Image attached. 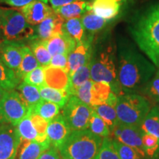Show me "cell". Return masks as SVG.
I'll list each match as a JSON object with an SVG mask.
<instances>
[{
    "label": "cell",
    "instance_id": "cell-46",
    "mask_svg": "<svg viewBox=\"0 0 159 159\" xmlns=\"http://www.w3.org/2000/svg\"><path fill=\"white\" fill-rule=\"evenodd\" d=\"M5 92H6V91H5V90H3L2 89L0 88V100H1V99L2 98L3 95L5 94Z\"/></svg>",
    "mask_w": 159,
    "mask_h": 159
},
{
    "label": "cell",
    "instance_id": "cell-39",
    "mask_svg": "<svg viewBox=\"0 0 159 159\" xmlns=\"http://www.w3.org/2000/svg\"><path fill=\"white\" fill-rule=\"evenodd\" d=\"M30 116L31 122L40 137L41 142H44L47 140H48L49 139L47 135V130L48 128L49 121L43 119L39 115L33 114V113H30Z\"/></svg>",
    "mask_w": 159,
    "mask_h": 159
},
{
    "label": "cell",
    "instance_id": "cell-9",
    "mask_svg": "<svg viewBox=\"0 0 159 159\" xmlns=\"http://www.w3.org/2000/svg\"><path fill=\"white\" fill-rule=\"evenodd\" d=\"M142 135L143 132L140 127L125 125L121 123H119L111 131V139L134 148L140 155L142 159H145L144 147L142 144Z\"/></svg>",
    "mask_w": 159,
    "mask_h": 159
},
{
    "label": "cell",
    "instance_id": "cell-38",
    "mask_svg": "<svg viewBox=\"0 0 159 159\" xmlns=\"http://www.w3.org/2000/svg\"><path fill=\"white\" fill-rule=\"evenodd\" d=\"M24 82L30 85H34L38 88L45 85V74L44 67L39 66L37 68L33 69L30 72L25 75L24 77Z\"/></svg>",
    "mask_w": 159,
    "mask_h": 159
},
{
    "label": "cell",
    "instance_id": "cell-14",
    "mask_svg": "<svg viewBox=\"0 0 159 159\" xmlns=\"http://www.w3.org/2000/svg\"><path fill=\"white\" fill-rule=\"evenodd\" d=\"M71 133V130L62 114H59L49 122L47 135L51 146L57 150L63 144Z\"/></svg>",
    "mask_w": 159,
    "mask_h": 159
},
{
    "label": "cell",
    "instance_id": "cell-48",
    "mask_svg": "<svg viewBox=\"0 0 159 159\" xmlns=\"http://www.w3.org/2000/svg\"><path fill=\"white\" fill-rule=\"evenodd\" d=\"M152 159H159V153L157 155V156L155 157V158H152Z\"/></svg>",
    "mask_w": 159,
    "mask_h": 159
},
{
    "label": "cell",
    "instance_id": "cell-12",
    "mask_svg": "<svg viewBox=\"0 0 159 159\" xmlns=\"http://www.w3.org/2000/svg\"><path fill=\"white\" fill-rule=\"evenodd\" d=\"M23 41H6L0 42V59L2 61L15 71L19 69L22 60Z\"/></svg>",
    "mask_w": 159,
    "mask_h": 159
},
{
    "label": "cell",
    "instance_id": "cell-8",
    "mask_svg": "<svg viewBox=\"0 0 159 159\" xmlns=\"http://www.w3.org/2000/svg\"><path fill=\"white\" fill-rule=\"evenodd\" d=\"M93 108L71 95L62 108V116L71 131L89 129Z\"/></svg>",
    "mask_w": 159,
    "mask_h": 159
},
{
    "label": "cell",
    "instance_id": "cell-36",
    "mask_svg": "<svg viewBox=\"0 0 159 159\" xmlns=\"http://www.w3.org/2000/svg\"><path fill=\"white\" fill-rule=\"evenodd\" d=\"M142 144L145 159H152L159 153V139L154 135L143 133Z\"/></svg>",
    "mask_w": 159,
    "mask_h": 159
},
{
    "label": "cell",
    "instance_id": "cell-32",
    "mask_svg": "<svg viewBox=\"0 0 159 159\" xmlns=\"http://www.w3.org/2000/svg\"><path fill=\"white\" fill-rule=\"evenodd\" d=\"M16 129L21 140L36 141V142H41L39 134L31 122L30 114L20 121L19 124L17 125Z\"/></svg>",
    "mask_w": 159,
    "mask_h": 159
},
{
    "label": "cell",
    "instance_id": "cell-37",
    "mask_svg": "<svg viewBox=\"0 0 159 159\" xmlns=\"http://www.w3.org/2000/svg\"><path fill=\"white\" fill-rule=\"evenodd\" d=\"M94 159H120L111 137L104 138Z\"/></svg>",
    "mask_w": 159,
    "mask_h": 159
},
{
    "label": "cell",
    "instance_id": "cell-43",
    "mask_svg": "<svg viewBox=\"0 0 159 159\" xmlns=\"http://www.w3.org/2000/svg\"><path fill=\"white\" fill-rule=\"evenodd\" d=\"M33 1H35V0H0V2H5L7 5L16 7H22ZM39 1L45 3L48 2V0H39Z\"/></svg>",
    "mask_w": 159,
    "mask_h": 159
},
{
    "label": "cell",
    "instance_id": "cell-44",
    "mask_svg": "<svg viewBox=\"0 0 159 159\" xmlns=\"http://www.w3.org/2000/svg\"><path fill=\"white\" fill-rule=\"evenodd\" d=\"M38 159H60L58 150L54 147L50 146Z\"/></svg>",
    "mask_w": 159,
    "mask_h": 159
},
{
    "label": "cell",
    "instance_id": "cell-19",
    "mask_svg": "<svg viewBox=\"0 0 159 159\" xmlns=\"http://www.w3.org/2000/svg\"><path fill=\"white\" fill-rule=\"evenodd\" d=\"M120 9L121 2L116 0H93L91 2V11L108 21L116 18Z\"/></svg>",
    "mask_w": 159,
    "mask_h": 159
},
{
    "label": "cell",
    "instance_id": "cell-4",
    "mask_svg": "<svg viewBox=\"0 0 159 159\" xmlns=\"http://www.w3.org/2000/svg\"><path fill=\"white\" fill-rule=\"evenodd\" d=\"M116 57L114 47L108 45L97 52L93 51L91 60V80L94 82H104L111 85L117 96L124 94L118 80Z\"/></svg>",
    "mask_w": 159,
    "mask_h": 159
},
{
    "label": "cell",
    "instance_id": "cell-29",
    "mask_svg": "<svg viewBox=\"0 0 159 159\" xmlns=\"http://www.w3.org/2000/svg\"><path fill=\"white\" fill-rule=\"evenodd\" d=\"M60 112L61 108L58 105L43 99L30 110V113L39 115L49 122L58 116Z\"/></svg>",
    "mask_w": 159,
    "mask_h": 159
},
{
    "label": "cell",
    "instance_id": "cell-6",
    "mask_svg": "<svg viewBox=\"0 0 159 159\" xmlns=\"http://www.w3.org/2000/svg\"><path fill=\"white\" fill-rule=\"evenodd\" d=\"M0 36L6 41H30L35 39V30L20 11L0 7Z\"/></svg>",
    "mask_w": 159,
    "mask_h": 159
},
{
    "label": "cell",
    "instance_id": "cell-15",
    "mask_svg": "<svg viewBox=\"0 0 159 159\" xmlns=\"http://www.w3.org/2000/svg\"><path fill=\"white\" fill-rule=\"evenodd\" d=\"M91 107L108 104L116 108L118 96L111 89V85L104 82H94L91 91Z\"/></svg>",
    "mask_w": 159,
    "mask_h": 159
},
{
    "label": "cell",
    "instance_id": "cell-10",
    "mask_svg": "<svg viewBox=\"0 0 159 159\" xmlns=\"http://www.w3.org/2000/svg\"><path fill=\"white\" fill-rule=\"evenodd\" d=\"M21 141L16 127L0 124V159H15Z\"/></svg>",
    "mask_w": 159,
    "mask_h": 159
},
{
    "label": "cell",
    "instance_id": "cell-51",
    "mask_svg": "<svg viewBox=\"0 0 159 159\" xmlns=\"http://www.w3.org/2000/svg\"><path fill=\"white\" fill-rule=\"evenodd\" d=\"M155 106H156L157 108H158L159 109V103H158V104H156V105H155Z\"/></svg>",
    "mask_w": 159,
    "mask_h": 159
},
{
    "label": "cell",
    "instance_id": "cell-17",
    "mask_svg": "<svg viewBox=\"0 0 159 159\" xmlns=\"http://www.w3.org/2000/svg\"><path fill=\"white\" fill-rule=\"evenodd\" d=\"M45 43L52 56L59 54L68 55L77 45L74 40L63 32L49 38Z\"/></svg>",
    "mask_w": 159,
    "mask_h": 159
},
{
    "label": "cell",
    "instance_id": "cell-26",
    "mask_svg": "<svg viewBox=\"0 0 159 159\" xmlns=\"http://www.w3.org/2000/svg\"><path fill=\"white\" fill-rule=\"evenodd\" d=\"M40 64L33 55V52L27 45H24L22 48V60L19 69L15 71L20 80L24 79L25 75L39 66Z\"/></svg>",
    "mask_w": 159,
    "mask_h": 159
},
{
    "label": "cell",
    "instance_id": "cell-42",
    "mask_svg": "<svg viewBox=\"0 0 159 159\" xmlns=\"http://www.w3.org/2000/svg\"><path fill=\"white\" fill-rule=\"evenodd\" d=\"M49 66L65 69L66 71L67 66H68V55L61 54L54 55L52 57Z\"/></svg>",
    "mask_w": 159,
    "mask_h": 159
},
{
    "label": "cell",
    "instance_id": "cell-16",
    "mask_svg": "<svg viewBox=\"0 0 159 159\" xmlns=\"http://www.w3.org/2000/svg\"><path fill=\"white\" fill-rule=\"evenodd\" d=\"M64 21V19L54 12L38 25L35 30V39L45 41L54 35L61 33Z\"/></svg>",
    "mask_w": 159,
    "mask_h": 159
},
{
    "label": "cell",
    "instance_id": "cell-18",
    "mask_svg": "<svg viewBox=\"0 0 159 159\" xmlns=\"http://www.w3.org/2000/svg\"><path fill=\"white\" fill-rule=\"evenodd\" d=\"M45 85L66 91L69 85V75L65 69L52 66L44 67Z\"/></svg>",
    "mask_w": 159,
    "mask_h": 159
},
{
    "label": "cell",
    "instance_id": "cell-22",
    "mask_svg": "<svg viewBox=\"0 0 159 159\" xmlns=\"http://www.w3.org/2000/svg\"><path fill=\"white\" fill-rule=\"evenodd\" d=\"M62 32L74 40L77 44L82 43L86 37L80 18L65 20L62 27Z\"/></svg>",
    "mask_w": 159,
    "mask_h": 159
},
{
    "label": "cell",
    "instance_id": "cell-3",
    "mask_svg": "<svg viewBox=\"0 0 159 159\" xmlns=\"http://www.w3.org/2000/svg\"><path fill=\"white\" fill-rule=\"evenodd\" d=\"M102 140L89 129L71 131L58 150L63 159H94Z\"/></svg>",
    "mask_w": 159,
    "mask_h": 159
},
{
    "label": "cell",
    "instance_id": "cell-45",
    "mask_svg": "<svg viewBox=\"0 0 159 159\" xmlns=\"http://www.w3.org/2000/svg\"><path fill=\"white\" fill-rule=\"evenodd\" d=\"M75 1H76V0H48L53 10L58 8V7H61L66 5H68V4L73 2Z\"/></svg>",
    "mask_w": 159,
    "mask_h": 159
},
{
    "label": "cell",
    "instance_id": "cell-2",
    "mask_svg": "<svg viewBox=\"0 0 159 159\" xmlns=\"http://www.w3.org/2000/svg\"><path fill=\"white\" fill-rule=\"evenodd\" d=\"M131 36L150 61L159 66V4L142 12L130 26Z\"/></svg>",
    "mask_w": 159,
    "mask_h": 159
},
{
    "label": "cell",
    "instance_id": "cell-35",
    "mask_svg": "<svg viewBox=\"0 0 159 159\" xmlns=\"http://www.w3.org/2000/svg\"><path fill=\"white\" fill-rule=\"evenodd\" d=\"M89 130L102 139L110 137L111 130L105 121L93 109L89 121Z\"/></svg>",
    "mask_w": 159,
    "mask_h": 159
},
{
    "label": "cell",
    "instance_id": "cell-11",
    "mask_svg": "<svg viewBox=\"0 0 159 159\" xmlns=\"http://www.w3.org/2000/svg\"><path fill=\"white\" fill-rule=\"evenodd\" d=\"M92 35L85 37L82 43H77L75 49L68 55V66L66 71L69 77L79 68L91 61L93 55Z\"/></svg>",
    "mask_w": 159,
    "mask_h": 159
},
{
    "label": "cell",
    "instance_id": "cell-50",
    "mask_svg": "<svg viewBox=\"0 0 159 159\" xmlns=\"http://www.w3.org/2000/svg\"><path fill=\"white\" fill-rule=\"evenodd\" d=\"M83 1H85V2H91L93 0H83Z\"/></svg>",
    "mask_w": 159,
    "mask_h": 159
},
{
    "label": "cell",
    "instance_id": "cell-27",
    "mask_svg": "<svg viewBox=\"0 0 159 159\" xmlns=\"http://www.w3.org/2000/svg\"><path fill=\"white\" fill-rule=\"evenodd\" d=\"M17 89L23 101L29 108L30 111L42 99L40 95L39 88L34 85L21 82L17 86Z\"/></svg>",
    "mask_w": 159,
    "mask_h": 159
},
{
    "label": "cell",
    "instance_id": "cell-40",
    "mask_svg": "<svg viewBox=\"0 0 159 159\" xmlns=\"http://www.w3.org/2000/svg\"><path fill=\"white\" fill-rule=\"evenodd\" d=\"M113 144L118 152L120 159H142L134 148L112 139Z\"/></svg>",
    "mask_w": 159,
    "mask_h": 159
},
{
    "label": "cell",
    "instance_id": "cell-24",
    "mask_svg": "<svg viewBox=\"0 0 159 159\" xmlns=\"http://www.w3.org/2000/svg\"><path fill=\"white\" fill-rule=\"evenodd\" d=\"M39 90L41 98L49 102L55 103L61 109H62L66 104L67 101L70 97V95L66 91L53 89L45 85L39 87Z\"/></svg>",
    "mask_w": 159,
    "mask_h": 159
},
{
    "label": "cell",
    "instance_id": "cell-23",
    "mask_svg": "<svg viewBox=\"0 0 159 159\" xmlns=\"http://www.w3.org/2000/svg\"><path fill=\"white\" fill-rule=\"evenodd\" d=\"M80 19L85 30L92 36L93 35L102 31L111 21L98 16L91 10L85 12Z\"/></svg>",
    "mask_w": 159,
    "mask_h": 159
},
{
    "label": "cell",
    "instance_id": "cell-49",
    "mask_svg": "<svg viewBox=\"0 0 159 159\" xmlns=\"http://www.w3.org/2000/svg\"><path fill=\"white\" fill-rule=\"evenodd\" d=\"M156 74H158L159 75V66L157 68V71H156Z\"/></svg>",
    "mask_w": 159,
    "mask_h": 159
},
{
    "label": "cell",
    "instance_id": "cell-34",
    "mask_svg": "<svg viewBox=\"0 0 159 159\" xmlns=\"http://www.w3.org/2000/svg\"><path fill=\"white\" fill-rule=\"evenodd\" d=\"M139 93L146 97L150 103L156 105L159 103V75L156 74L139 91Z\"/></svg>",
    "mask_w": 159,
    "mask_h": 159
},
{
    "label": "cell",
    "instance_id": "cell-21",
    "mask_svg": "<svg viewBox=\"0 0 159 159\" xmlns=\"http://www.w3.org/2000/svg\"><path fill=\"white\" fill-rule=\"evenodd\" d=\"M19 154V159H38L51 146L49 140L44 142L36 141H25Z\"/></svg>",
    "mask_w": 159,
    "mask_h": 159
},
{
    "label": "cell",
    "instance_id": "cell-47",
    "mask_svg": "<svg viewBox=\"0 0 159 159\" xmlns=\"http://www.w3.org/2000/svg\"><path fill=\"white\" fill-rule=\"evenodd\" d=\"M116 1H118V2H128V1H130V0H116Z\"/></svg>",
    "mask_w": 159,
    "mask_h": 159
},
{
    "label": "cell",
    "instance_id": "cell-25",
    "mask_svg": "<svg viewBox=\"0 0 159 159\" xmlns=\"http://www.w3.org/2000/svg\"><path fill=\"white\" fill-rule=\"evenodd\" d=\"M91 79V61L79 68L69 77V85L67 92L74 95L75 91L83 83Z\"/></svg>",
    "mask_w": 159,
    "mask_h": 159
},
{
    "label": "cell",
    "instance_id": "cell-13",
    "mask_svg": "<svg viewBox=\"0 0 159 159\" xmlns=\"http://www.w3.org/2000/svg\"><path fill=\"white\" fill-rule=\"evenodd\" d=\"M19 11L24 15L27 24L30 26L39 25L55 12L52 7L39 0H35L28 5L20 7Z\"/></svg>",
    "mask_w": 159,
    "mask_h": 159
},
{
    "label": "cell",
    "instance_id": "cell-5",
    "mask_svg": "<svg viewBox=\"0 0 159 159\" xmlns=\"http://www.w3.org/2000/svg\"><path fill=\"white\" fill-rule=\"evenodd\" d=\"M151 103L138 93L124 94L118 97L116 105L119 123L140 127L151 110Z\"/></svg>",
    "mask_w": 159,
    "mask_h": 159
},
{
    "label": "cell",
    "instance_id": "cell-1",
    "mask_svg": "<svg viewBox=\"0 0 159 159\" xmlns=\"http://www.w3.org/2000/svg\"><path fill=\"white\" fill-rule=\"evenodd\" d=\"M117 74L124 94L138 93L156 73L153 63L130 44L119 45L117 57Z\"/></svg>",
    "mask_w": 159,
    "mask_h": 159
},
{
    "label": "cell",
    "instance_id": "cell-28",
    "mask_svg": "<svg viewBox=\"0 0 159 159\" xmlns=\"http://www.w3.org/2000/svg\"><path fill=\"white\" fill-rule=\"evenodd\" d=\"M20 81L15 71L7 67L0 59V88L5 91H13L17 88Z\"/></svg>",
    "mask_w": 159,
    "mask_h": 159
},
{
    "label": "cell",
    "instance_id": "cell-33",
    "mask_svg": "<svg viewBox=\"0 0 159 159\" xmlns=\"http://www.w3.org/2000/svg\"><path fill=\"white\" fill-rule=\"evenodd\" d=\"M93 109L108 125L111 131L119 123L118 117H117L116 108L112 105L102 104L93 107Z\"/></svg>",
    "mask_w": 159,
    "mask_h": 159
},
{
    "label": "cell",
    "instance_id": "cell-31",
    "mask_svg": "<svg viewBox=\"0 0 159 159\" xmlns=\"http://www.w3.org/2000/svg\"><path fill=\"white\" fill-rule=\"evenodd\" d=\"M140 128L143 133L152 134L159 139V109L156 106L154 105L151 108Z\"/></svg>",
    "mask_w": 159,
    "mask_h": 159
},
{
    "label": "cell",
    "instance_id": "cell-7",
    "mask_svg": "<svg viewBox=\"0 0 159 159\" xmlns=\"http://www.w3.org/2000/svg\"><path fill=\"white\" fill-rule=\"evenodd\" d=\"M30 114L19 93L13 90L6 91L0 100V123L16 127L20 121Z\"/></svg>",
    "mask_w": 159,
    "mask_h": 159
},
{
    "label": "cell",
    "instance_id": "cell-30",
    "mask_svg": "<svg viewBox=\"0 0 159 159\" xmlns=\"http://www.w3.org/2000/svg\"><path fill=\"white\" fill-rule=\"evenodd\" d=\"M30 49L38 61L40 66H48L52 59V55L48 51L44 41L34 39L30 41Z\"/></svg>",
    "mask_w": 159,
    "mask_h": 159
},
{
    "label": "cell",
    "instance_id": "cell-20",
    "mask_svg": "<svg viewBox=\"0 0 159 159\" xmlns=\"http://www.w3.org/2000/svg\"><path fill=\"white\" fill-rule=\"evenodd\" d=\"M90 10L91 2L83 0H76L68 5L55 9L54 11L63 19L67 20L75 19V18H81L85 12Z\"/></svg>",
    "mask_w": 159,
    "mask_h": 159
},
{
    "label": "cell",
    "instance_id": "cell-41",
    "mask_svg": "<svg viewBox=\"0 0 159 159\" xmlns=\"http://www.w3.org/2000/svg\"><path fill=\"white\" fill-rule=\"evenodd\" d=\"M93 83H94V81L92 80H89L88 81L83 83L82 85H80L77 89L74 96H76L77 98H79L82 102H85V104L90 105L91 97V91Z\"/></svg>",
    "mask_w": 159,
    "mask_h": 159
}]
</instances>
